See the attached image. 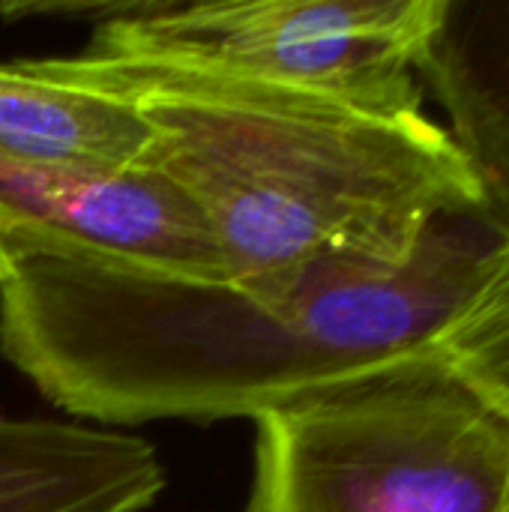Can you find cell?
I'll use <instances>...</instances> for the list:
<instances>
[{"label": "cell", "instance_id": "6da1fadb", "mask_svg": "<svg viewBox=\"0 0 509 512\" xmlns=\"http://www.w3.org/2000/svg\"><path fill=\"white\" fill-rule=\"evenodd\" d=\"M501 231L441 219L405 261H327L285 294L81 255H0V357L105 429L261 420L429 351Z\"/></svg>", "mask_w": 509, "mask_h": 512}, {"label": "cell", "instance_id": "7a4b0ae2", "mask_svg": "<svg viewBox=\"0 0 509 512\" xmlns=\"http://www.w3.org/2000/svg\"><path fill=\"white\" fill-rule=\"evenodd\" d=\"M63 78L126 99L150 126V168L201 213L222 282L279 297L327 261H405L486 198L426 114L144 57H42Z\"/></svg>", "mask_w": 509, "mask_h": 512}, {"label": "cell", "instance_id": "3957f363", "mask_svg": "<svg viewBox=\"0 0 509 512\" xmlns=\"http://www.w3.org/2000/svg\"><path fill=\"white\" fill-rule=\"evenodd\" d=\"M243 512H509V420L420 351L255 420Z\"/></svg>", "mask_w": 509, "mask_h": 512}, {"label": "cell", "instance_id": "277c9868", "mask_svg": "<svg viewBox=\"0 0 509 512\" xmlns=\"http://www.w3.org/2000/svg\"><path fill=\"white\" fill-rule=\"evenodd\" d=\"M444 0L138 3L102 9L87 57H144L378 114H423L420 54Z\"/></svg>", "mask_w": 509, "mask_h": 512}, {"label": "cell", "instance_id": "5b68a950", "mask_svg": "<svg viewBox=\"0 0 509 512\" xmlns=\"http://www.w3.org/2000/svg\"><path fill=\"white\" fill-rule=\"evenodd\" d=\"M12 252L222 282L201 213L150 165L84 168L0 156V255Z\"/></svg>", "mask_w": 509, "mask_h": 512}, {"label": "cell", "instance_id": "8992f818", "mask_svg": "<svg viewBox=\"0 0 509 512\" xmlns=\"http://www.w3.org/2000/svg\"><path fill=\"white\" fill-rule=\"evenodd\" d=\"M165 483L141 435L0 411V512H147Z\"/></svg>", "mask_w": 509, "mask_h": 512}, {"label": "cell", "instance_id": "52a82bcc", "mask_svg": "<svg viewBox=\"0 0 509 512\" xmlns=\"http://www.w3.org/2000/svg\"><path fill=\"white\" fill-rule=\"evenodd\" d=\"M417 78L444 108L486 210H509V0H444Z\"/></svg>", "mask_w": 509, "mask_h": 512}, {"label": "cell", "instance_id": "ba28073f", "mask_svg": "<svg viewBox=\"0 0 509 512\" xmlns=\"http://www.w3.org/2000/svg\"><path fill=\"white\" fill-rule=\"evenodd\" d=\"M153 132L120 96L63 81L42 60L0 63V156L42 165L138 168Z\"/></svg>", "mask_w": 509, "mask_h": 512}, {"label": "cell", "instance_id": "9c48e42d", "mask_svg": "<svg viewBox=\"0 0 509 512\" xmlns=\"http://www.w3.org/2000/svg\"><path fill=\"white\" fill-rule=\"evenodd\" d=\"M429 351L509 420V231L480 261L471 288Z\"/></svg>", "mask_w": 509, "mask_h": 512}]
</instances>
